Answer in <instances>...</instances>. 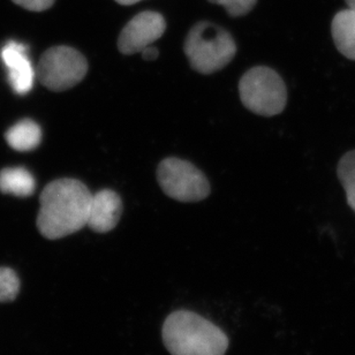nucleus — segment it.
<instances>
[{"instance_id":"2eb2a0df","label":"nucleus","mask_w":355,"mask_h":355,"mask_svg":"<svg viewBox=\"0 0 355 355\" xmlns=\"http://www.w3.org/2000/svg\"><path fill=\"white\" fill-rule=\"evenodd\" d=\"M210 3L224 7L231 17H243L253 10L257 0H209Z\"/></svg>"},{"instance_id":"7ed1b4c3","label":"nucleus","mask_w":355,"mask_h":355,"mask_svg":"<svg viewBox=\"0 0 355 355\" xmlns=\"http://www.w3.org/2000/svg\"><path fill=\"white\" fill-rule=\"evenodd\" d=\"M184 51L191 69L209 76L232 62L236 45L229 31L208 21H201L188 33Z\"/></svg>"},{"instance_id":"9b49d317","label":"nucleus","mask_w":355,"mask_h":355,"mask_svg":"<svg viewBox=\"0 0 355 355\" xmlns=\"http://www.w3.org/2000/svg\"><path fill=\"white\" fill-rule=\"evenodd\" d=\"M5 139L12 149L17 151H31L41 144V127L34 120L24 119L10 127Z\"/></svg>"},{"instance_id":"f03ea898","label":"nucleus","mask_w":355,"mask_h":355,"mask_svg":"<svg viewBox=\"0 0 355 355\" xmlns=\"http://www.w3.org/2000/svg\"><path fill=\"white\" fill-rule=\"evenodd\" d=\"M165 349L171 355H225L229 337L215 323L191 311H175L162 328Z\"/></svg>"},{"instance_id":"ddd939ff","label":"nucleus","mask_w":355,"mask_h":355,"mask_svg":"<svg viewBox=\"0 0 355 355\" xmlns=\"http://www.w3.org/2000/svg\"><path fill=\"white\" fill-rule=\"evenodd\" d=\"M338 177L349 207L355 211V150L347 153L339 162Z\"/></svg>"},{"instance_id":"0eeeda50","label":"nucleus","mask_w":355,"mask_h":355,"mask_svg":"<svg viewBox=\"0 0 355 355\" xmlns=\"http://www.w3.org/2000/svg\"><path fill=\"white\" fill-rule=\"evenodd\" d=\"M166 22L162 14L146 10L137 14L123 27L118 40V49L123 55L144 51L164 34Z\"/></svg>"},{"instance_id":"423d86ee","label":"nucleus","mask_w":355,"mask_h":355,"mask_svg":"<svg viewBox=\"0 0 355 355\" xmlns=\"http://www.w3.org/2000/svg\"><path fill=\"white\" fill-rule=\"evenodd\" d=\"M158 184L168 198L179 202H198L208 198V179L189 162L165 158L157 168Z\"/></svg>"},{"instance_id":"20e7f679","label":"nucleus","mask_w":355,"mask_h":355,"mask_svg":"<svg viewBox=\"0 0 355 355\" xmlns=\"http://www.w3.org/2000/svg\"><path fill=\"white\" fill-rule=\"evenodd\" d=\"M239 94L243 105L259 116H276L286 106L287 90L283 79L264 66H257L243 74Z\"/></svg>"},{"instance_id":"f257e3e1","label":"nucleus","mask_w":355,"mask_h":355,"mask_svg":"<svg viewBox=\"0 0 355 355\" xmlns=\"http://www.w3.org/2000/svg\"><path fill=\"white\" fill-rule=\"evenodd\" d=\"M92 194L76 179L52 181L42 191L37 229L49 240H57L79 232L88 223Z\"/></svg>"},{"instance_id":"4468645a","label":"nucleus","mask_w":355,"mask_h":355,"mask_svg":"<svg viewBox=\"0 0 355 355\" xmlns=\"http://www.w3.org/2000/svg\"><path fill=\"white\" fill-rule=\"evenodd\" d=\"M20 292V279L10 268L0 266V304L12 302Z\"/></svg>"},{"instance_id":"39448f33","label":"nucleus","mask_w":355,"mask_h":355,"mask_svg":"<svg viewBox=\"0 0 355 355\" xmlns=\"http://www.w3.org/2000/svg\"><path fill=\"white\" fill-rule=\"evenodd\" d=\"M40 83L52 92H65L81 83L88 62L81 52L71 46H53L43 53L37 66Z\"/></svg>"},{"instance_id":"6e6552de","label":"nucleus","mask_w":355,"mask_h":355,"mask_svg":"<svg viewBox=\"0 0 355 355\" xmlns=\"http://www.w3.org/2000/svg\"><path fill=\"white\" fill-rule=\"evenodd\" d=\"M27 46L10 41L1 49V60L8 72V83L17 95H26L34 86L35 69L27 53Z\"/></svg>"},{"instance_id":"a211bd4d","label":"nucleus","mask_w":355,"mask_h":355,"mask_svg":"<svg viewBox=\"0 0 355 355\" xmlns=\"http://www.w3.org/2000/svg\"><path fill=\"white\" fill-rule=\"evenodd\" d=\"M116 3H120V5H125V6H128V5H133V3H139L141 0H116Z\"/></svg>"},{"instance_id":"9d476101","label":"nucleus","mask_w":355,"mask_h":355,"mask_svg":"<svg viewBox=\"0 0 355 355\" xmlns=\"http://www.w3.org/2000/svg\"><path fill=\"white\" fill-rule=\"evenodd\" d=\"M332 37L339 52L355 60V10H342L336 14L331 26Z\"/></svg>"},{"instance_id":"6ab92c4d","label":"nucleus","mask_w":355,"mask_h":355,"mask_svg":"<svg viewBox=\"0 0 355 355\" xmlns=\"http://www.w3.org/2000/svg\"><path fill=\"white\" fill-rule=\"evenodd\" d=\"M346 3H347L351 10H355V0H346Z\"/></svg>"},{"instance_id":"f3484780","label":"nucleus","mask_w":355,"mask_h":355,"mask_svg":"<svg viewBox=\"0 0 355 355\" xmlns=\"http://www.w3.org/2000/svg\"><path fill=\"white\" fill-rule=\"evenodd\" d=\"M141 53H142V58H144V60H147V62L156 60V59L158 58V55H159L157 49L151 46V45L144 49V51L141 52Z\"/></svg>"},{"instance_id":"1a4fd4ad","label":"nucleus","mask_w":355,"mask_h":355,"mask_svg":"<svg viewBox=\"0 0 355 355\" xmlns=\"http://www.w3.org/2000/svg\"><path fill=\"white\" fill-rule=\"evenodd\" d=\"M123 215V202L111 189H103L92 194L89 205L87 226L94 232L107 233L116 229Z\"/></svg>"},{"instance_id":"dca6fc26","label":"nucleus","mask_w":355,"mask_h":355,"mask_svg":"<svg viewBox=\"0 0 355 355\" xmlns=\"http://www.w3.org/2000/svg\"><path fill=\"white\" fill-rule=\"evenodd\" d=\"M14 3L24 7V10L31 12H43L50 8L55 0H12Z\"/></svg>"},{"instance_id":"f8f14e48","label":"nucleus","mask_w":355,"mask_h":355,"mask_svg":"<svg viewBox=\"0 0 355 355\" xmlns=\"http://www.w3.org/2000/svg\"><path fill=\"white\" fill-rule=\"evenodd\" d=\"M36 188V181L24 168H7L0 171V191L17 198L31 196Z\"/></svg>"}]
</instances>
